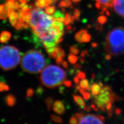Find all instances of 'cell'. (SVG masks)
Returning a JSON list of instances; mask_svg holds the SVG:
<instances>
[{"label": "cell", "instance_id": "1", "mask_svg": "<svg viewBox=\"0 0 124 124\" xmlns=\"http://www.w3.org/2000/svg\"><path fill=\"white\" fill-rule=\"evenodd\" d=\"M31 19L30 26L33 32L34 40L42 42L50 58L51 53L56 44L63 40L64 25L52 16H50L40 8L30 9Z\"/></svg>", "mask_w": 124, "mask_h": 124}, {"label": "cell", "instance_id": "2", "mask_svg": "<svg viewBox=\"0 0 124 124\" xmlns=\"http://www.w3.org/2000/svg\"><path fill=\"white\" fill-rule=\"evenodd\" d=\"M104 49L111 55L124 54V27H117L108 33Z\"/></svg>", "mask_w": 124, "mask_h": 124}, {"label": "cell", "instance_id": "3", "mask_svg": "<svg viewBox=\"0 0 124 124\" xmlns=\"http://www.w3.org/2000/svg\"><path fill=\"white\" fill-rule=\"evenodd\" d=\"M46 61L40 52L36 50H30L23 55L21 66L23 70L30 73H38L45 67Z\"/></svg>", "mask_w": 124, "mask_h": 124}, {"label": "cell", "instance_id": "4", "mask_svg": "<svg viewBox=\"0 0 124 124\" xmlns=\"http://www.w3.org/2000/svg\"><path fill=\"white\" fill-rule=\"evenodd\" d=\"M66 74L64 70L56 65H50L44 68L40 75V81L45 86L53 88L64 83Z\"/></svg>", "mask_w": 124, "mask_h": 124}, {"label": "cell", "instance_id": "5", "mask_svg": "<svg viewBox=\"0 0 124 124\" xmlns=\"http://www.w3.org/2000/svg\"><path fill=\"white\" fill-rule=\"evenodd\" d=\"M20 51L13 46H0V68L10 70L16 67L20 61Z\"/></svg>", "mask_w": 124, "mask_h": 124}, {"label": "cell", "instance_id": "6", "mask_svg": "<svg viewBox=\"0 0 124 124\" xmlns=\"http://www.w3.org/2000/svg\"><path fill=\"white\" fill-rule=\"evenodd\" d=\"M116 98L117 97L110 87L103 86L100 93L95 96V102L98 108L105 112L107 107L112 106Z\"/></svg>", "mask_w": 124, "mask_h": 124}, {"label": "cell", "instance_id": "7", "mask_svg": "<svg viewBox=\"0 0 124 124\" xmlns=\"http://www.w3.org/2000/svg\"><path fill=\"white\" fill-rule=\"evenodd\" d=\"M79 124H103V123L98 116L89 114L79 120Z\"/></svg>", "mask_w": 124, "mask_h": 124}, {"label": "cell", "instance_id": "8", "mask_svg": "<svg viewBox=\"0 0 124 124\" xmlns=\"http://www.w3.org/2000/svg\"><path fill=\"white\" fill-rule=\"evenodd\" d=\"M113 7L115 12L124 18V0H115Z\"/></svg>", "mask_w": 124, "mask_h": 124}, {"label": "cell", "instance_id": "9", "mask_svg": "<svg viewBox=\"0 0 124 124\" xmlns=\"http://www.w3.org/2000/svg\"><path fill=\"white\" fill-rule=\"evenodd\" d=\"M53 110L58 114L63 115L65 112L64 103L60 100H56L53 104Z\"/></svg>", "mask_w": 124, "mask_h": 124}, {"label": "cell", "instance_id": "10", "mask_svg": "<svg viewBox=\"0 0 124 124\" xmlns=\"http://www.w3.org/2000/svg\"><path fill=\"white\" fill-rule=\"evenodd\" d=\"M8 17L9 20L13 26H15L18 22L17 13L13 9H8Z\"/></svg>", "mask_w": 124, "mask_h": 124}, {"label": "cell", "instance_id": "11", "mask_svg": "<svg viewBox=\"0 0 124 124\" xmlns=\"http://www.w3.org/2000/svg\"><path fill=\"white\" fill-rule=\"evenodd\" d=\"M59 56L64 58L65 56V52L62 48L55 46L52 51L51 57L54 58V59H56Z\"/></svg>", "mask_w": 124, "mask_h": 124}, {"label": "cell", "instance_id": "12", "mask_svg": "<svg viewBox=\"0 0 124 124\" xmlns=\"http://www.w3.org/2000/svg\"><path fill=\"white\" fill-rule=\"evenodd\" d=\"M56 1L57 0H36L35 5L37 7L42 8L49 6Z\"/></svg>", "mask_w": 124, "mask_h": 124}, {"label": "cell", "instance_id": "13", "mask_svg": "<svg viewBox=\"0 0 124 124\" xmlns=\"http://www.w3.org/2000/svg\"><path fill=\"white\" fill-rule=\"evenodd\" d=\"M11 37V34L9 32L3 31L0 33V42L6 44L8 41Z\"/></svg>", "mask_w": 124, "mask_h": 124}, {"label": "cell", "instance_id": "14", "mask_svg": "<svg viewBox=\"0 0 124 124\" xmlns=\"http://www.w3.org/2000/svg\"><path fill=\"white\" fill-rule=\"evenodd\" d=\"M5 102L8 106L13 107L16 103L17 99L14 95L8 94L5 97Z\"/></svg>", "mask_w": 124, "mask_h": 124}, {"label": "cell", "instance_id": "15", "mask_svg": "<svg viewBox=\"0 0 124 124\" xmlns=\"http://www.w3.org/2000/svg\"><path fill=\"white\" fill-rule=\"evenodd\" d=\"M73 100H74V101H75V102L78 104V105L81 108L84 109L85 108V102L84 101L83 98L81 97H80L79 96L73 95Z\"/></svg>", "mask_w": 124, "mask_h": 124}, {"label": "cell", "instance_id": "16", "mask_svg": "<svg viewBox=\"0 0 124 124\" xmlns=\"http://www.w3.org/2000/svg\"><path fill=\"white\" fill-rule=\"evenodd\" d=\"M53 18L55 19V20L60 21L61 22H64L65 21V18L64 16V13H63L62 11L60 10L56 11L55 13H54V15L52 16Z\"/></svg>", "mask_w": 124, "mask_h": 124}, {"label": "cell", "instance_id": "17", "mask_svg": "<svg viewBox=\"0 0 124 124\" xmlns=\"http://www.w3.org/2000/svg\"><path fill=\"white\" fill-rule=\"evenodd\" d=\"M101 87L99 84L94 83L92 85L91 90H92V95L94 96L97 95L100 92Z\"/></svg>", "mask_w": 124, "mask_h": 124}, {"label": "cell", "instance_id": "18", "mask_svg": "<svg viewBox=\"0 0 124 124\" xmlns=\"http://www.w3.org/2000/svg\"><path fill=\"white\" fill-rule=\"evenodd\" d=\"M87 33L86 30H81L78 32H77L75 35V39L80 43H83V41L82 40V36L85 33Z\"/></svg>", "mask_w": 124, "mask_h": 124}, {"label": "cell", "instance_id": "19", "mask_svg": "<svg viewBox=\"0 0 124 124\" xmlns=\"http://www.w3.org/2000/svg\"><path fill=\"white\" fill-rule=\"evenodd\" d=\"M115 0H96V1L100 3L101 6H105L107 8L113 7Z\"/></svg>", "mask_w": 124, "mask_h": 124}, {"label": "cell", "instance_id": "20", "mask_svg": "<svg viewBox=\"0 0 124 124\" xmlns=\"http://www.w3.org/2000/svg\"><path fill=\"white\" fill-rule=\"evenodd\" d=\"M71 5V0H61L59 4V7H68Z\"/></svg>", "mask_w": 124, "mask_h": 124}, {"label": "cell", "instance_id": "21", "mask_svg": "<svg viewBox=\"0 0 124 124\" xmlns=\"http://www.w3.org/2000/svg\"><path fill=\"white\" fill-rule=\"evenodd\" d=\"M55 6H48L45 7L46 13L48 15H53L55 11Z\"/></svg>", "mask_w": 124, "mask_h": 124}, {"label": "cell", "instance_id": "22", "mask_svg": "<svg viewBox=\"0 0 124 124\" xmlns=\"http://www.w3.org/2000/svg\"><path fill=\"white\" fill-rule=\"evenodd\" d=\"M68 60L70 64H75L78 60V57L75 55V54H73L71 53L69 54L68 56Z\"/></svg>", "mask_w": 124, "mask_h": 124}, {"label": "cell", "instance_id": "23", "mask_svg": "<svg viewBox=\"0 0 124 124\" xmlns=\"http://www.w3.org/2000/svg\"><path fill=\"white\" fill-rule=\"evenodd\" d=\"M5 6V5H4ZM8 9L5 6L4 8L1 13H0V19L6 20L8 18Z\"/></svg>", "mask_w": 124, "mask_h": 124}, {"label": "cell", "instance_id": "24", "mask_svg": "<svg viewBox=\"0 0 124 124\" xmlns=\"http://www.w3.org/2000/svg\"><path fill=\"white\" fill-rule=\"evenodd\" d=\"M45 102L46 104V106L47 107L48 110L49 111L51 110V108H52V106L53 103V99L52 97H48L46 98L45 100Z\"/></svg>", "mask_w": 124, "mask_h": 124}, {"label": "cell", "instance_id": "25", "mask_svg": "<svg viewBox=\"0 0 124 124\" xmlns=\"http://www.w3.org/2000/svg\"><path fill=\"white\" fill-rule=\"evenodd\" d=\"M22 19L25 22L30 23L31 19V15L30 13H29V12L23 13Z\"/></svg>", "mask_w": 124, "mask_h": 124}, {"label": "cell", "instance_id": "26", "mask_svg": "<svg viewBox=\"0 0 124 124\" xmlns=\"http://www.w3.org/2000/svg\"><path fill=\"white\" fill-rule=\"evenodd\" d=\"M79 85H80L81 88L85 89V88L89 86V83H88V80L87 79H82L80 82Z\"/></svg>", "mask_w": 124, "mask_h": 124}, {"label": "cell", "instance_id": "27", "mask_svg": "<svg viewBox=\"0 0 124 124\" xmlns=\"http://www.w3.org/2000/svg\"><path fill=\"white\" fill-rule=\"evenodd\" d=\"M9 90V87L5 83L0 82V92L4 91H8Z\"/></svg>", "mask_w": 124, "mask_h": 124}, {"label": "cell", "instance_id": "28", "mask_svg": "<svg viewBox=\"0 0 124 124\" xmlns=\"http://www.w3.org/2000/svg\"><path fill=\"white\" fill-rule=\"evenodd\" d=\"M51 118L52 121L58 123H63V119H62L60 116H58L57 115L52 114L51 115Z\"/></svg>", "mask_w": 124, "mask_h": 124}, {"label": "cell", "instance_id": "29", "mask_svg": "<svg viewBox=\"0 0 124 124\" xmlns=\"http://www.w3.org/2000/svg\"><path fill=\"white\" fill-rule=\"evenodd\" d=\"M70 52L72 54H75V55H77L79 53V49L77 48L76 46H72L70 47Z\"/></svg>", "mask_w": 124, "mask_h": 124}, {"label": "cell", "instance_id": "30", "mask_svg": "<svg viewBox=\"0 0 124 124\" xmlns=\"http://www.w3.org/2000/svg\"><path fill=\"white\" fill-rule=\"evenodd\" d=\"M71 17L70 15H69L68 13H66L65 15V21H64V24L66 25H69L70 23H71Z\"/></svg>", "mask_w": 124, "mask_h": 124}, {"label": "cell", "instance_id": "31", "mask_svg": "<svg viewBox=\"0 0 124 124\" xmlns=\"http://www.w3.org/2000/svg\"><path fill=\"white\" fill-rule=\"evenodd\" d=\"M80 14H81L80 11L79 9H75L74 13H73L72 17L75 19V20H76L77 21H78L79 20V18H80Z\"/></svg>", "mask_w": 124, "mask_h": 124}, {"label": "cell", "instance_id": "32", "mask_svg": "<svg viewBox=\"0 0 124 124\" xmlns=\"http://www.w3.org/2000/svg\"><path fill=\"white\" fill-rule=\"evenodd\" d=\"M91 39V35L90 34L87 33L84 34L82 36V40L84 42H88L90 41Z\"/></svg>", "mask_w": 124, "mask_h": 124}, {"label": "cell", "instance_id": "33", "mask_svg": "<svg viewBox=\"0 0 124 124\" xmlns=\"http://www.w3.org/2000/svg\"><path fill=\"white\" fill-rule=\"evenodd\" d=\"M34 91L32 88H28V90H27V92H26V97L29 98V97H32L34 95Z\"/></svg>", "mask_w": 124, "mask_h": 124}, {"label": "cell", "instance_id": "34", "mask_svg": "<svg viewBox=\"0 0 124 124\" xmlns=\"http://www.w3.org/2000/svg\"><path fill=\"white\" fill-rule=\"evenodd\" d=\"M107 19L106 17L103 16H100L98 18V22L100 23V24H104L107 21Z\"/></svg>", "mask_w": 124, "mask_h": 124}, {"label": "cell", "instance_id": "35", "mask_svg": "<svg viewBox=\"0 0 124 124\" xmlns=\"http://www.w3.org/2000/svg\"><path fill=\"white\" fill-rule=\"evenodd\" d=\"M77 76L79 77V78L80 79H81V80L85 78V73L83 71H78L77 73Z\"/></svg>", "mask_w": 124, "mask_h": 124}, {"label": "cell", "instance_id": "36", "mask_svg": "<svg viewBox=\"0 0 124 124\" xmlns=\"http://www.w3.org/2000/svg\"><path fill=\"white\" fill-rule=\"evenodd\" d=\"M83 98L85 100H89L91 98V95L88 92H85L83 94Z\"/></svg>", "mask_w": 124, "mask_h": 124}, {"label": "cell", "instance_id": "37", "mask_svg": "<svg viewBox=\"0 0 124 124\" xmlns=\"http://www.w3.org/2000/svg\"><path fill=\"white\" fill-rule=\"evenodd\" d=\"M69 123L70 124H77V120L76 118L74 117V116H72V117H71V118L70 119Z\"/></svg>", "mask_w": 124, "mask_h": 124}, {"label": "cell", "instance_id": "38", "mask_svg": "<svg viewBox=\"0 0 124 124\" xmlns=\"http://www.w3.org/2000/svg\"><path fill=\"white\" fill-rule=\"evenodd\" d=\"M63 83H64V84L65 85V86H66V87H71V85H72L71 82L70 81H69V80L65 81Z\"/></svg>", "mask_w": 124, "mask_h": 124}, {"label": "cell", "instance_id": "39", "mask_svg": "<svg viewBox=\"0 0 124 124\" xmlns=\"http://www.w3.org/2000/svg\"><path fill=\"white\" fill-rule=\"evenodd\" d=\"M63 58L59 56V57H58L57 58H56V64L57 65H60L61 64H62V62H63Z\"/></svg>", "mask_w": 124, "mask_h": 124}, {"label": "cell", "instance_id": "40", "mask_svg": "<svg viewBox=\"0 0 124 124\" xmlns=\"http://www.w3.org/2000/svg\"><path fill=\"white\" fill-rule=\"evenodd\" d=\"M75 116H76V118L79 121V120H80L83 117L84 115L83 113H76Z\"/></svg>", "mask_w": 124, "mask_h": 124}, {"label": "cell", "instance_id": "41", "mask_svg": "<svg viewBox=\"0 0 124 124\" xmlns=\"http://www.w3.org/2000/svg\"><path fill=\"white\" fill-rule=\"evenodd\" d=\"M15 28L17 30H20L22 29V26L20 24V23H19L17 22V23L16 24V25H15Z\"/></svg>", "mask_w": 124, "mask_h": 124}, {"label": "cell", "instance_id": "42", "mask_svg": "<svg viewBox=\"0 0 124 124\" xmlns=\"http://www.w3.org/2000/svg\"><path fill=\"white\" fill-rule=\"evenodd\" d=\"M44 91V90L43 88H42V87L39 86L37 90V93H38V94H42V92H43Z\"/></svg>", "mask_w": 124, "mask_h": 124}, {"label": "cell", "instance_id": "43", "mask_svg": "<svg viewBox=\"0 0 124 124\" xmlns=\"http://www.w3.org/2000/svg\"><path fill=\"white\" fill-rule=\"evenodd\" d=\"M79 81H80V79L79 78V77H78L77 76H76L74 78V82L76 84H78L79 83Z\"/></svg>", "mask_w": 124, "mask_h": 124}, {"label": "cell", "instance_id": "44", "mask_svg": "<svg viewBox=\"0 0 124 124\" xmlns=\"http://www.w3.org/2000/svg\"><path fill=\"white\" fill-rule=\"evenodd\" d=\"M62 65H63V66L65 68H68V64L66 61H63L62 62Z\"/></svg>", "mask_w": 124, "mask_h": 124}, {"label": "cell", "instance_id": "45", "mask_svg": "<svg viewBox=\"0 0 124 124\" xmlns=\"http://www.w3.org/2000/svg\"><path fill=\"white\" fill-rule=\"evenodd\" d=\"M73 67L76 69H79L81 68V65L80 64H76L74 66H73Z\"/></svg>", "mask_w": 124, "mask_h": 124}, {"label": "cell", "instance_id": "46", "mask_svg": "<svg viewBox=\"0 0 124 124\" xmlns=\"http://www.w3.org/2000/svg\"><path fill=\"white\" fill-rule=\"evenodd\" d=\"M96 6L98 9H100L101 7V5L98 2H97L96 3Z\"/></svg>", "mask_w": 124, "mask_h": 124}, {"label": "cell", "instance_id": "47", "mask_svg": "<svg viewBox=\"0 0 124 124\" xmlns=\"http://www.w3.org/2000/svg\"><path fill=\"white\" fill-rule=\"evenodd\" d=\"M79 91L80 92V93H81V94H83L84 93H85V89H83V88H80V89H79Z\"/></svg>", "mask_w": 124, "mask_h": 124}, {"label": "cell", "instance_id": "48", "mask_svg": "<svg viewBox=\"0 0 124 124\" xmlns=\"http://www.w3.org/2000/svg\"><path fill=\"white\" fill-rule=\"evenodd\" d=\"M4 5H2V4H0V13H1L3 11V10L4 8Z\"/></svg>", "mask_w": 124, "mask_h": 124}, {"label": "cell", "instance_id": "49", "mask_svg": "<svg viewBox=\"0 0 124 124\" xmlns=\"http://www.w3.org/2000/svg\"><path fill=\"white\" fill-rule=\"evenodd\" d=\"M91 46H92L93 48H96L98 46V44L96 43V42H93V43L91 45Z\"/></svg>", "mask_w": 124, "mask_h": 124}, {"label": "cell", "instance_id": "50", "mask_svg": "<svg viewBox=\"0 0 124 124\" xmlns=\"http://www.w3.org/2000/svg\"><path fill=\"white\" fill-rule=\"evenodd\" d=\"M111 58V55H110V54H107V55H106V60H110Z\"/></svg>", "mask_w": 124, "mask_h": 124}, {"label": "cell", "instance_id": "51", "mask_svg": "<svg viewBox=\"0 0 124 124\" xmlns=\"http://www.w3.org/2000/svg\"><path fill=\"white\" fill-rule=\"evenodd\" d=\"M91 107H92L94 110H95V111H98V110L97 109V108L95 107V106L94 105V104H92Z\"/></svg>", "mask_w": 124, "mask_h": 124}, {"label": "cell", "instance_id": "52", "mask_svg": "<svg viewBox=\"0 0 124 124\" xmlns=\"http://www.w3.org/2000/svg\"><path fill=\"white\" fill-rule=\"evenodd\" d=\"M67 31H70L72 30V26L70 25H68L67 26V28H66Z\"/></svg>", "mask_w": 124, "mask_h": 124}, {"label": "cell", "instance_id": "53", "mask_svg": "<svg viewBox=\"0 0 124 124\" xmlns=\"http://www.w3.org/2000/svg\"><path fill=\"white\" fill-rule=\"evenodd\" d=\"M84 110H86V111H90L91 110V108H90V107H85Z\"/></svg>", "mask_w": 124, "mask_h": 124}, {"label": "cell", "instance_id": "54", "mask_svg": "<svg viewBox=\"0 0 124 124\" xmlns=\"http://www.w3.org/2000/svg\"><path fill=\"white\" fill-rule=\"evenodd\" d=\"M85 54L84 53V51L81 53V57H84L85 56Z\"/></svg>", "mask_w": 124, "mask_h": 124}, {"label": "cell", "instance_id": "55", "mask_svg": "<svg viewBox=\"0 0 124 124\" xmlns=\"http://www.w3.org/2000/svg\"><path fill=\"white\" fill-rule=\"evenodd\" d=\"M98 117H99L102 120V121H104V118L103 116H101V115H98Z\"/></svg>", "mask_w": 124, "mask_h": 124}, {"label": "cell", "instance_id": "56", "mask_svg": "<svg viewBox=\"0 0 124 124\" xmlns=\"http://www.w3.org/2000/svg\"><path fill=\"white\" fill-rule=\"evenodd\" d=\"M84 61H85V60H84V57H82V58H81V59L80 60V61L81 63H84Z\"/></svg>", "mask_w": 124, "mask_h": 124}, {"label": "cell", "instance_id": "57", "mask_svg": "<svg viewBox=\"0 0 124 124\" xmlns=\"http://www.w3.org/2000/svg\"><path fill=\"white\" fill-rule=\"evenodd\" d=\"M75 87H76V88L77 89V90H79V89L81 88L80 87V85H76V86H75Z\"/></svg>", "mask_w": 124, "mask_h": 124}, {"label": "cell", "instance_id": "58", "mask_svg": "<svg viewBox=\"0 0 124 124\" xmlns=\"http://www.w3.org/2000/svg\"><path fill=\"white\" fill-rule=\"evenodd\" d=\"M74 3H78L81 1V0H71Z\"/></svg>", "mask_w": 124, "mask_h": 124}, {"label": "cell", "instance_id": "59", "mask_svg": "<svg viewBox=\"0 0 124 124\" xmlns=\"http://www.w3.org/2000/svg\"><path fill=\"white\" fill-rule=\"evenodd\" d=\"M84 53H85V55H87V54H88V51H87V50H84Z\"/></svg>", "mask_w": 124, "mask_h": 124}, {"label": "cell", "instance_id": "60", "mask_svg": "<svg viewBox=\"0 0 124 124\" xmlns=\"http://www.w3.org/2000/svg\"><path fill=\"white\" fill-rule=\"evenodd\" d=\"M95 77V75H94V73H93V75H92V78H93V79H94Z\"/></svg>", "mask_w": 124, "mask_h": 124}]
</instances>
